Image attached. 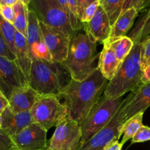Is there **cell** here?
I'll list each match as a JSON object with an SVG mask.
<instances>
[{
	"label": "cell",
	"instance_id": "42",
	"mask_svg": "<svg viewBox=\"0 0 150 150\" xmlns=\"http://www.w3.org/2000/svg\"><path fill=\"white\" fill-rule=\"evenodd\" d=\"M20 1H22L23 3H24V4H26L27 6H29L31 2V0H20Z\"/></svg>",
	"mask_w": 150,
	"mask_h": 150
},
{
	"label": "cell",
	"instance_id": "45",
	"mask_svg": "<svg viewBox=\"0 0 150 150\" xmlns=\"http://www.w3.org/2000/svg\"><path fill=\"white\" fill-rule=\"evenodd\" d=\"M45 150H52V149H48H48H46Z\"/></svg>",
	"mask_w": 150,
	"mask_h": 150
},
{
	"label": "cell",
	"instance_id": "7",
	"mask_svg": "<svg viewBox=\"0 0 150 150\" xmlns=\"http://www.w3.org/2000/svg\"><path fill=\"white\" fill-rule=\"evenodd\" d=\"M28 7L36 14L40 22L63 32L71 38L76 35L68 17L57 0H31Z\"/></svg>",
	"mask_w": 150,
	"mask_h": 150
},
{
	"label": "cell",
	"instance_id": "15",
	"mask_svg": "<svg viewBox=\"0 0 150 150\" xmlns=\"http://www.w3.org/2000/svg\"><path fill=\"white\" fill-rule=\"evenodd\" d=\"M1 129L10 137L18 134L34 122L31 111L14 113L7 107L3 113Z\"/></svg>",
	"mask_w": 150,
	"mask_h": 150
},
{
	"label": "cell",
	"instance_id": "25",
	"mask_svg": "<svg viewBox=\"0 0 150 150\" xmlns=\"http://www.w3.org/2000/svg\"><path fill=\"white\" fill-rule=\"evenodd\" d=\"M125 0H100V5L107 13L112 26L122 13Z\"/></svg>",
	"mask_w": 150,
	"mask_h": 150
},
{
	"label": "cell",
	"instance_id": "30",
	"mask_svg": "<svg viewBox=\"0 0 150 150\" xmlns=\"http://www.w3.org/2000/svg\"><path fill=\"white\" fill-rule=\"evenodd\" d=\"M150 141V127L148 126H142L131 139L132 144L142 143Z\"/></svg>",
	"mask_w": 150,
	"mask_h": 150
},
{
	"label": "cell",
	"instance_id": "24",
	"mask_svg": "<svg viewBox=\"0 0 150 150\" xmlns=\"http://www.w3.org/2000/svg\"><path fill=\"white\" fill-rule=\"evenodd\" d=\"M143 115L144 113L141 112L136 114L129 119L128 120L125 122L122 125V127L121 128L122 134H123L122 140L120 143L124 145L127 141L132 139V138L134 136L136 132L139 130L142 126H143Z\"/></svg>",
	"mask_w": 150,
	"mask_h": 150
},
{
	"label": "cell",
	"instance_id": "32",
	"mask_svg": "<svg viewBox=\"0 0 150 150\" xmlns=\"http://www.w3.org/2000/svg\"><path fill=\"white\" fill-rule=\"evenodd\" d=\"M0 56L6 57L10 60L16 61V55L11 51L8 44L7 43L4 37L1 35V32H0Z\"/></svg>",
	"mask_w": 150,
	"mask_h": 150
},
{
	"label": "cell",
	"instance_id": "36",
	"mask_svg": "<svg viewBox=\"0 0 150 150\" xmlns=\"http://www.w3.org/2000/svg\"><path fill=\"white\" fill-rule=\"evenodd\" d=\"M96 1H98V0H78V3H79V20H81V16L83 14V10H85V8L87 7L89 4H91L92 3L95 2Z\"/></svg>",
	"mask_w": 150,
	"mask_h": 150
},
{
	"label": "cell",
	"instance_id": "13",
	"mask_svg": "<svg viewBox=\"0 0 150 150\" xmlns=\"http://www.w3.org/2000/svg\"><path fill=\"white\" fill-rule=\"evenodd\" d=\"M12 140L18 150H45L47 146V130L40 125L33 122L16 136Z\"/></svg>",
	"mask_w": 150,
	"mask_h": 150
},
{
	"label": "cell",
	"instance_id": "9",
	"mask_svg": "<svg viewBox=\"0 0 150 150\" xmlns=\"http://www.w3.org/2000/svg\"><path fill=\"white\" fill-rule=\"evenodd\" d=\"M29 86L17 62L0 56V92L9 100L15 92Z\"/></svg>",
	"mask_w": 150,
	"mask_h": 150
},
{
	"label": "cell",
	"instance_id": "39",
	"mask_svg": "<svg viewBox=\"0 0 150 150\" xmlns=\"http://www.w3.org/2000/svg\"><path fill=\"white\" fill-rule=\"evenodd\" d=\"M7 107H9L8 99L0 92V113L2 114Z\"/></svg>",
	"mask_w": 150,
	"mask_h": 150
},
{
	"label": "cell",
	"instance_id": "11",
	"mask_svg": "<svg viewBox=\"0 0 150 150\" xmlns=\"http://www.w3.org/2000/svg\"><path fill=\"white\" fill-rule=\"evenodd\" d=\"M124 121L121 117V106L112 120L89 141L77 150H103L105 146L114 141H119L122 136L121 128Z\"/></svg>",
	"mask_w": 150,
	"mask_h": 150
},
{
	"label": "cell",
	"instance_id": "8",
	"mask_svg": "<svg viewBox=\"0 0 150 150\" xmlns=\"http://www.w3.org/2000/svg\"><path fill=\"white\" fill-rule=\"evenodd\" d=\"M81 136L80 124L68 117L56 127L48 148L52 150H77Z\"/></svg>",
	"mask_w": 150,
	"mask_h": 150
},
{
	"label": "cell",
	"instance_id": "40",
	"mask_svg": "<svg viewBox=\"0 0 150 150\" xmlns=\"http://www.w3.org/2000/svg\"><path fill=\"white\" fill-rule=\"evenodd\" d=\"M18 0H0V6H13Z\"/></svg>",
	"mask_w": 150,
	"mask_h": 150
},
{
	"label": "cell",
	"instance_id": "28",
	"mask_svg": "<svg viewBox=\"0 0 150 150\" xmlns=\"http://www.w3.org/2000/svg\"><path fill=\"white\" fill-rule=\"evenodd\" d=\"M57 2H58L59 5L61 7V8L63 10H64V13H66V15H67V17H68L69 21H70V24H71V26L72 28H73V29L76 32L78 30L80 29L81 26V24H83V23H82L81 21H79L76 20V19L73 17L71 12H70L67 0H57Z\"/></svg>",
	"mask_w": 150,
	"mask_h": 150
},
{
	"label": "cell",
	"instance_id": "35",
	"mask_svg": "<svg viewBox=\"0 0 150 150\" xmlns=\"http://www.w3.org/2000/svg\"><path fill=\"white\" fill-rule=\"evenodd\" d=\"M67 1H68L70 12H71L73 17L76 20L80 21L79 16V3H78V0H67Z\"/></svg>",
	"mask_w": 150,
	"mask_h": 150
},
{
	"label": "cell",
	"instance_id": "1",
	"mask_svg": "<svg viewBox=\"0 0 150 150\" xmlns=\"http://www.w3.org/2000/svg\"><path fill=\"white\" fill-rule=\"evenodd\" d=\"M108 82L99 68L81 81L70 79L60 92V98H64L68 108L69 117L80 124L100 99Z\"/></svg>",
	"mask_w": 150,
	"mask_h": 150
},
{
	"label": "cell",
	"instance_id": "14",
	"mask_svg": "<svg viewBox=\"0 0 150 150\" xmlns=\"http://www.w3.org/2000/svg\"><path fill=\"white\" fill-rule=\"evenodd\" d=\"M86 34L95 42L103 43L109 38L111 26L107 13L101 5L98 7L95 16L88 23L83 24Z\"/></svg>",
	"mask_w": 150,
	"mask_h": 150
},
{
	"label": "cell",
	"instance_id": "19",
	"mask_svg": "<svg viewBox=\"0 0 150 150\" xmlns=\"http://www.w3.org/2000/svg\"><path fill=\"white\" fill-rule=\"evenodd\" d=\"M139 12L135 8H130L122 13L111 26L109 38H121L127 36L132 29Z\"/></svg>",
	"mask_w": 150,
	"mask_h": 150
},
{
	"label": "cell",
	"instance_id": "29",
	"mask_svg": "<svg viewBox=\"0 0 150 150\" xmlns=\"http://www.w3.org/2000/svg\"><path fill=\"white\" fill-rule=\"evenodd\" d=\"M100 5V0H98V1L89 4L87 7H86L85 10H83L81 18V22L83 24H84V23H86L90 21L92 19V18L95 16L97 10H98V7Z\"/></svg>",
	"mask_w": 150,
	"mask_h": 150
},
{
	"label": "cell",
	"instance_id": "37",
	"mask_svg": "<svg viewBox=\"0 0 150 150\" xmlns=\"http://www.w3.org/2000/svg\"><path fill=\"white\" fill-rule=\"evenodd\" d=\"M123 145L119 141H114L105 146L103 150H122Z\"/></svg>",
	"mask_w": 150,
	"mask_h": 150
},
{
	"label": "cell",
	"instance_id": "44",
	"mask_svg": "<svg viewBox=\"0 0 150 150\" xmlns=\"http://www.w3.org/2000/svg\"><path fill=\"white\" fill-rule=\"evenodd\" d=\"M13 150H18V149L17 148H16V149H13Z\"/></svg>",
	"mask_w": 150,
	"mask_h": 150
},
{
	"label": "cell",
	"instance_id": "3",
	"mask_svg": "<svg viewBox=\"0 0 150 150\" xmlns=\"http://www.w3.org/2000/svg\"><path fill=\"white\" fill-rule=\"evenodd\" d=\"M141 44L134 43L131 51L126 57L116 73L108 82L103 95L108 99H117L142 84Z\"/></svg>",
	"mask_w": 150,
	"mask_h": 150
},
{
	"label": "cell",
	"instance_id": "34",
	"mask_svg": "<svg viewBox=\"0 0 150 150\" xmlns=\"http://www.w3.org/2000/svg\"><path fill=\"white\" fill-rule=\"evenodd\" d=\"M142 1H143V0H125L124 4H123L122 13L130 8L136 9L139 13H141Z\"/></svg>",
	"mask_w": 150,
	"mask_h": 150
},
{
	"label": "cell",
	"instance_id": "16",
	"mask_svg": "<svg viewBox=\"0 0 150 150\" xmlns=\"http://www.w3.org/2000/svg\"><path fill=\"white\" fill-rule=\"evenodd\" d=\"M41 95L30 86L16 91L9 100V108L14 113L31 111Z\"/></svg>",
	"mask_w": 150,
	"mask_h": 150
},
{
	"label": "cell",
	"instance_id": "33",
	"mask_svg": "<svg viewBox=\"0 0 150 150\" xmlns=\"http://www.w3.org/2000/svg\"><path fill=\"white\" fill-rule=\"evenodd\" d=\"M0 15L10 23H13L15 20V11L13 6H0Z\"/></svg>",
	"mask_w": 150,
	"mask_h": 150
},
{
	"label": "cell",
	"instance_id": "23",
	"mask_svg": "<svg viewBox=\"0 0 150 150\" xmlns=\"http://www.w3.org/2000/svg\"><path fill=\"white\" fill-rule=\"evenodd\" d=\"M13 7L15 11V20L13 23V26L18 32L26 37L29 7L20 0H18Z\"/></svg>",
	"mask_w": 150,
	"mask_h": 150
},
{
	"label": "cell",
	"instance_id": "38",
	"mask_svg": "<svg viewBox=\"0 0 150 150\" xmlns=\"http://www.w3.org/2000/svg\"><path fill=\"white\" fill-rule=\"evenodd\" d=\"M141 81H142V83H150V64L143 70Z\"/></svg>",
	"mask_w": 150,
	"mask_h": 150
},
{
	"label": "cell",
	"instance_id": "6",
	"mask_svg": "<svg viewBox=\"0 0 150 150\" xmlns=\"http://www.w3.org/2000/svg\"><path fill=\"white\" fill-rule=\"evenodd\" d=\"M59 98L53 95H41L31 110L34 122L48 130L67 120L69 117L68 108L65 103L60 102Z\"/></svg>",
	"mask_w": 150,
	"mask_h": 150
},
{
	"label": "cell",
	"instance_id": "17",
	"mask_svg": "<svg viewBox=\"0 0 150 150\" xmlns=\"http://www.w3.org/2000/svg\"><path fill=\"white\" fill-rule=\"evenodd\" d=\"M15 55L16 62L19 67L23 72L25 77L29 81L30 76L31 67H32V57L29 51V45L26 41V37L17 31L15 40Z\"/></svg>",
	"mask_w": 150,
	"mask_h": 150
},
{
	"label": "cell",
	"instance_id": "26",
	"mask_svg": "<svg viewBox=\"0 0 150 150\" xmlns=\"http://www.w3.org/2000/svg\"><path fill=\"white\" fill-rule=\"evenodd\" d=\"M0 32L7 43L8 44L11 51L15 54L16 51L15 40H16V34L17 30L13 23L6 21L1 15H0Z\"/></svg>",
	"mask_w": 150,
	"mask_h": 150
},
{
	"label": "cell",
	"instance_id": "4",
	"mask_svg": "<svg viewBox=\"0 0 150 150\" xmlns=\"http://www.w3.org/2000/svg\"><path fill=\"white\" fill-rule=\"evenodd\" d=\"M59 64L32 58L29 86L42 96L53 95L60 98L64 85L62 81Z\"/></svg>",
	"mask_w": 150,
	"mask_h": 150
},
{
	"label": "cell",
	"instance_id": "31",
	"mask_svg": "<svg viewBox=\"0 0 150 150\" xmlns=\"http://www.w3.org/2000/svg\"><path fill=\"white\" fill-rule=\"evenodd\" d=\"M16 148L12 138L0 129V150H13Z\"/></svg>",
	"mask_w": 150,
	"mask_h": 150
},
{
	"label": "cell",
	"instance_id": "18",
	"mask_svg": "<svg viewBox=\"0 0 150 150\" xmlns=\"http://www.w3.org/2000/svg\"><path fill=\"white\" fill-rule=\"evenodd\" d=\"M122 62L117 58L114 51L108 45L103 43V48L99 55L98 64V67L103 77L110 81L115 76Z\"/></svg>",
	"mask_w": 150,
	"mask_h": 150
},
{
	"label": "cell",
	"instance_id": "27",
	"mask_svg": "<svg viewBox=\"0 0 150 150\" xmlns=\"http://www.w3.org/2000/svg\"><path fill=\"white\" fill-rule=\"evenodd\" d=\"M141 44V66L143 71L150 64V35L145 38Z\"/></svg>",
	"mask_w": 150,
	"mask_h": 150
},
{
	"label": "cell",
	"instance_id": "41",
	"mask_svg": "<svg viewBox=\"0 0 150 150\" xmlns=\"http://www.w3.org/2000/svg\"><path fill=\"white\" fill-rule=\"evenodd\" d=\"M150 8V0H143L142 4V13Z\"/></svg>",
	"mask_w": 150,
	"mask_h": 150
},
{
	"label": "cell",
	"instance_id": "12",
	"mask_svg": "<svg viewBox=\"0 0 150 150\" xmlns=\"http://www.w3.org/2000/svg\"><path fill=\"white\" fill-rule=\"evenodd\" d=\"M150 106V83H142L133 89L122 101L121 117L124 122L139 113L143 112Z\"/></svg>",
	"mask_w": 150,
	"mask_h": 150
},
{
	"label": "cell",
	"instance_id": "20",
	"mask_svg": "<svg viewBox=\"0 0 150 150\" xmlns=\"http://www.w3.org/2000/svg\"><path fill=\"white\" fill-rule=\"evenodd\" d=\"M103 43L108 45L114 51L116 57L122 63L131 51L134 42L128 36L121 38H109Z\"/></svg>",
	"mask_w": 150,
	"mask_h": 150
},
{
	"label": "cell",
	"instance_id": "22",
	"mask_svg": "<svg viewBox=\"0 0 150 150\" xmlns=\"http://www.w3.org/2000/svg\"><path fill=\"white\" fill-rule=\"evenodd\" d=\"M26 39L29 48L35 44L44 41L40 26V21L38 20L36 14L30 9H29L28 12V23Z\"/></svg>",
	"mask_w": 150,
	"mask_h": 150
},
{
	"label": "cell",
	"instance_id": "21",
	"mask_svg": "<svg viewBox=\"0 0 150 150\" xmlns=\"http://www.w3.org/2000/svg\"><path fill=\"white\" fill-rule=\"evenodd\" d=\"M150 35V8L143 12V15L130 30L127 36L134 43H140Z\"/></svg>",
	"mask_w": 150,
	"mask_h": 150
},
{
	"label": "cell",
	"instance_id": "43",
	"mask_svg": "<svg viewBox=\"0 0 150 150\" xmlns=\"http://www.w3.org/2000/svg\"><path fill=\"white\" fill-rule=\"evenodd\" d=\"M1 125H2V115L0 113V129L1 127Z\"/></svg>",
	"mask_w": 150,
	"mask_h": 150
},
{
	"label": "cell",
	"instance_id": "10",
	"mask_svg": "<svg viewBox=\"0 0 150 150\" xmlns=\"http://www.w3.org/2000/svg\"><path fill=\"white\" fill-rule=\"evenodd\" d=\"M43 40L51 54L53 62L62 64L67 58L73 38L59 30L40 22Z\"/></svg>",
	"mask_w": 150,
	"mask_h": 150
},
{
	"label": "cell",
	"instance_id": "5",
	"mask_svg": "<svg viewBox=\"0 0 150 150\" xmlns=\"http://www.w3.org/2000/svg\"><path fill=\"white\" fill-rule=\"evenodd\" d=\"M122 101L121 98L112 100L105 98L104 95L100 98L86 118L80 123L82 132L80 146L108 124L119 111Z\"/></svg>",
	"mask_w": 150,
	"mask_h": 150
},
{
	"label": "cell",
	"instance_id": "2",
	"mask_svg": "<svg viewBox=\"0 0 150 150\" xmlns=\"http://www.w3.org/2000/svg\"><path fill=\"white\" fill-rule=\"evenodd\" d=\"M99 55L96 42L86 34H76L72 39L67 59L61 65L72 79L81 81L98 68L95 62Z\"/></svg>",
	"mask_w": 150,
	"mask_h": 150
}]
</instances>
